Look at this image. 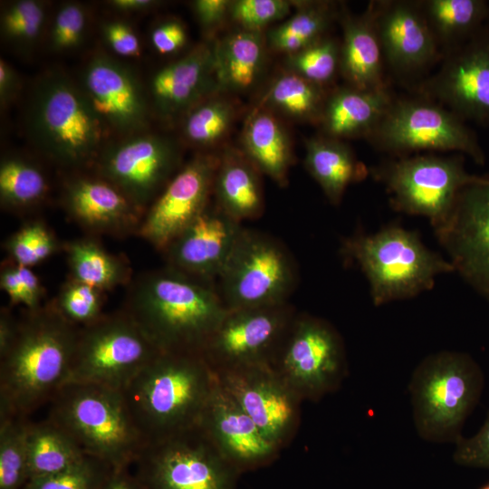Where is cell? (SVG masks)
Segmentation results:
<instances>
[{
    "label": "cell",
    "instance_id": "6da1fadb",
    "mask_svg": "<svg viewBox=\"0 0 489 489\" xmlns=\"http://www.w3.org/2000/svg\"><path fill=\"white\" fill-rule=\"evenodd\" d=\"M124 311L161 352L200 355L227 312L215 283L168 265L133 282Z\"/></svg>",
    "mask_w": 489,
    "mask_h": 489
},
{
    "label": "cell",
    "instance_id": "7a4b0ae2",
    "mask_svg": "<svg viewBox=\"0 0 489 489\" xmlns=\"http://www.w3.org/2000/svg\"><path fill=\"white\" fill-rule=\"evenodd\" d=\"M78 331L52 302L26 310L11 347L0 357V421L27 418L51 402L66 383Z\"/></svg>",
    "mask_w": 489,
    "mask_h": 489
},
{
    "label": "cell",
    "instance_id": "3957f363",
    "mask_svg": "<svg viewBox=\"0 0 489 489\" xmlns=\"http://www.w3.org/2000/svg\"><path fill=\"white\" fill-rule=\"evenodd\" d=\"M216 382L200 354L161 352L121 391L149 444L196 429Z\"/></svg>",
    "mask_w": 489,
    "mask_h": 489
},
{
    "label": "cell",
    "instance_id": "277c9868",
    "mask_svg": "<svg viewBox=\"0 0 489 489\" xmlns=\"http://www.w3.org/2000/svg\"><path fill=\"white\" fill-rule=\"evenodd\" d=\"M47 418L72 436L86 455L112 468L136 464L148 445L121 390L66 384L51 400Z\"/></svg>",
    "mask_w": 489,
    "mask_h": 489
},
{
    "label": "cell",
    "instance_id": "5b68a950",
    "mask_svg": "<svg viewBox=\"0 0 489 489\" xmlns=\"http://www.w3.org/2000/svg\"><path fill=\"white\" fill-rule=\"evenodd\" d=\"M342 253L366 276L375 306L412 298L432 289L439 274L455 272L416 232L398 225L374 234L359 232L345 239Z\"/></svg>",
    "mask_w": 489,
    "mask_h": 489
},
{
    "label": "cell",
    "instance_id": "8992f818",
    "mask_svg": "<svg viewBox=\"0 0 489 489\" xmlns=\"http://www.w3.org/2000/svg\"><path fill=\"white\" fill-rule=\"evenodd\" d=\"M484 384L481 368L467 353L445 350L426 357L408 385L417 435L431 443H455Z\"/></svg>",
    "mask_w": 489,
    "mask_h": 489
},
{
    "label": "cell",
    "instance_id": "52a82bcc",
    "mask_svg": "<svg viewBox=\"0 0 489 489\" xmlns=\"http://www.w3.org/2000/svg\"><path fill=\"white\" fill-rule=\"evenodd\" d=\"M26 127L38 149L67 168L95 160L104 130L81 87L58 72L43 76L35 84Z\"/></svg>",
    "mask_w": 489,
    "mask_h": 489
},
{
    "label": "cell",
    "instance_id": "ba28073f",
    "mask_svg": "<svg viewBox=\"0 0 489 489\" xmlns=\"http://www.w3.org/2000/svg\"><path fill=\"white\" fill-rule=\"evenodd\" d=\"M161 351L124 311L79 328L66 384L123 390Z\"/></svg>",
    "mask_w": 489,
    "mask_h": 489
},
{
    "label": "cell",
    "instance_id": "9c48e42d",
    "mask_svg": "<svg viewBox=\"0 0 489 489\" xmlns=\"http://www.w3.org/2000/svg\"><path fill=\"white\" fill-rule=\"evenodd\" d=\"M378 150L394 157L422 151H455L484 165L477 135L445 106L420 95L394 98L385 116L367 139Z\"/></svg>",
    "mask_w": 489,
    "mask_h": 489
},
{
    "label": "cell",
    "instance_id": "30bf717a",
    "mask_svg": "<svg viewBox=\"0 0 489 489\" xmlns=\"http://www.w3.org/2000/svg\"><path fill=\"white\" fill-rule=\"evenodd\" d=\"M297 272L286 248L262 232L243 228L216 282L227 311L288 302Z\"/></svg>",
    "mask_w": 489,
    "mask_h": 489
},
{
    "label": "cell",
    "instance_id": "8fae6325",
    "mask_svg": "<svg viewBox=\"0 0 489 489\" xmlns=\"http://www.w3.org/2000/svg\"><path fill=\"white\" fill-rule=\"evenodd\" d=\"M400 212L428 218L433 228L451 212L461 189L473 178L465 167V156L434 153L395 157L371 169Z\"/></svg>",
    "mask_w": 489,
    "mask_h": 489
},
{
    "label": "cell",
    "instance_id": "7c38bea8",
    "mask_svg": "<svg viewBox=\"0 0 489 489\" xmlns=\"http://www.w3.org/2000/svg\"><path fill=\"white\" fill-rule=\"evenodd\" d=\"M271 367L302 401L317 402L347 376L343 340L324 319L296 314Z\"/></svg>",
    "mask_w": 489,
    "mask_h": 489
},
{
    "label": "cell",
    "instance_id": "4fadbf2b",
    "mask_svg": "<svg viewBox=\"0 0 489 489\" xmlns=\"http://www.w3.org/2000/svg\"><path fill=\"white\" fill-rule=\"evenodd\" d=\"M135 465L148 489H236L241 475L198 427L148 444Z\"/></svg>",
    "mask_w": 489,
    "mask_h": 489
},
{
    "label": "cell",
    "instance_id": "5bb4252c",
    "mask_svg": "<svg viewBox=\"0 0 489 489\" xmlns=\"http://www.w3.org/2000/svg\"><path fill=\"white\" fill-rule=\"evenodd\" d=\"M295 316L288 302L227 311L201 356L215 374L271 366Z\"/></svg>",
    "mask_w": 489,
    "mask_h": 489
},
{
    "label": "cell",
    "instance_id": "9a60e30c",
    "mask_svg": "<svg viewBox=\"0 0 489 489\" xmlns=\"http://www.w3.org/2000/svg\"><path fill=\"white\" fill-rule=\"evenodd\" d=\"M95 161L98 176L145 213L174 177L180 154L167 137L137 133L106 146Z\"/></svg>",
    "mask_w": 489,
    "mask_h": 489
},
{
    "label": "cell",
    "instance_id": "2e32d148",
    "mask_svg": "<svg viewBox=\"0 0 489 489\" xmlns=\"http://www.w3.org/2000/svg\"><path fill=\"white\" fill-rule=\"evenodd\" d=\"M463 119L489 127V22L441 60L439 69L415 87Z\"/></svg>",
    "mask_w": 489,
    "mask_h": 489
},
{
    "label": "cell",
    "instance_id": "e0dca14e",
    "mask_svg": "<svg viewBox=\"0 0 489 489\" xmlns=\"http://www.w3.org/2000/svg\"><path fill=\"white\" fill-rule=\"evenodd\" d=\"M434 232L455 271L489 301V172L474 175Z\"/></svg>",
    "mask_w": 489,
    "mask_h": 489
},
{
    "label": "cell",
    "instance_id": "ac0fdd59",
    "mask_svg": "<svg viewBox=\"0 0 489 489\" xmlns=\"http://www.w3.org/2000/svg\"><path fill=\"white\" fill-rule=\"evenodd\" d=\"M263 435L281 450L293 439L301 423L302 400L271 366H252L215 374Z\"/></svg>",
    "mask_w": 489,
    "mask_h": 489
},
{
    "label": "cell",
    "instance_id": "d6986e66",
    "mask_svg": "<svg viewBox=\"0 0 489 489\" xmlns=\"http://www.w3.org/2000/svg\"><path fill=\"white\" fill-rule=\"evenodd\" d=\"M218 162L213 154L189 160L146 210L137 235L163 251L210 205Z\"/></svg>",
    "mask_w": 489,
    "mask_h": 489
},
{
    "label": "cell",
    "instance_id": "ffe728a7",
    "mask_svg": "<svg viewBox=\"0 0 489 489\" xmlns=\"http://www.w3.org/2000/svg\"><path fill=\"white\" fill-rule=\"evenodd\" d=\"M374 10L385 66L397 79L417 86L442 60L419 1H374Z\"/></svg>",
    "mask_w": 489,
    "mask_h": 489
},
{
    "label": "cell",
    "instance_id": "44dd1931",
    "mask_svg": "<svg viewBox=\"0 0 489 489\" xmlns=\"http://www.w3.org/2000/svg\"><path fill=\"white\" fill-rule=\"evenodd\" d=\"M80 87L104 129L137 134L146 128V96L127 65L108 55H96L86 64Z\"/></svg>",
    "mask_w": 489,
    "mask_h": 489
},
{
    "label": "cell",
    "instance_id": "7402d4cb",
    "mask_svg": "<svg viewBox=\"0 0 489 489\" xmlns=\"http://www.w3.org/2000/svg\"><path fill=\"white\" fill-rule=\"evenodd\" d=\"M197 427L240 474L272 464L281 452L217 379Z\"/></svg>",
    "mask_w": 489,
    "mask_h": 489
},
{
    "label": "cell",
    "instance_id": "603a6c76",
    "mask_svg": "<svg viewBox=\"0 0 489 489\" xmlns=\"http://www.w3.org/2000/svg\"><path fill=\"white\" fill-rule=\"evenodd\" d=\"M243 228L216 204L209 205L162 251L167 265L216 284Z\"/></svg>",
    "mask_w": 489,
    "mask_h": 489
},
{
    "label": "cell",
    "instance_id": "cb8c5ba5",
    "mask_svg": "<svg viewBox=\"0 0 489 489\" xmlns=\"http://www.w3.org/2000/svg\"><path fill=\"white\" fill-rule=\"evenodd\" d=\"M215 41H206L152 77L149 94L154 110L165 120L184 116L194 106L220 93L215 72Z\"/></svg>",
    "mask_w": 489,
    "mask_h": 489
},
{
    "label": "cell",
    "instance_id": "d4e9b609",
    "mask_svg": "<svg viewBox=\"0 0 489 489\" xmlns=\"http://www.w3.org/2000/svg\"><path fill=\"white\" fill-rule=\"evenodd\" d=\"M62 202L72 220L96 234H137L145 214L116 187L100 177H78L68 181Z\"/></svg>",
    "mask_w": 489,
    "mask_h": 489
},
{
    "label": "cell",
    "instance_id": "484cf974",
    "mask_svg": "<svg viewBox=\"0 0 489 489\" xmlns=\"http://www.w3.org/2000/svg\"><path fill=\"white\" fill-rule=\"evenodd\" d=\"M340 74L347 84L360 89L387 87L385 62L375 23L374 1L360 14L341 7Z\"/></svg>",
    "mask_w": 489,
    "mask_h": 489
},
{
    "label": "cell",
    "instance_id": "4316f807",
    "mask_svg": "<svg viewBox=\"0 0 489 489\" xmlns=\"http://www.w3.org/2000/svg\"><path fill=\"white\" fill-rule=\"evenodd\" d=\"M395 97L388 86L360 89L346 84L331 90L327 96L319 126L322 135L338 139L370 136Z\"/></svg>",
    "mask_w": 489,
    "mask_h": 489
},
{
    "label": "cell",
    "instance_id": "83f0119b",
    "mask_svg": "<svg viewBox=\"0 0 489 489\" xmlns=\"http://www.w3.org/2000/svg\"><path fill=\"white\" fill-rule=\"evenodd\" d=\"M241 144L242 152L260 173L281 187L286 186L293 154L290 136L279 116L254 106L244 120Z\"/></svg>",
    "mask_w": 489,
    "mask_h": 489
},
{
    "label": "cell",
    "instance_id": "f1b7e54d",
    "mask_svg": "<svg viewBox=\"0 0 489 489\" xmlns=\"http://www.w3.org/2000/svg\"><path fill=\"white\" fill-rule=\"evenodd\" d=\"M264 32L237 28L215 41V72L220 93H244L260 80L266 63Z\"/></svg>",
    "mask_w": 489,
    "mask_h": 489
},
{
    "label": "cell",
    "instance_id": "f546056e",
    "mask_svg": "<svg viewBox=\"0 0 489 489\" xmlns=\"http://www.w3.org/2000/svg\"><path fill=\"white\" fill-rule=\"evenodd\" d=\"M259 173L242 151L227 148L219 156L214 179L216 205L240 223L258 218L264 211Z\"/></svg>",
    "mask_w": 489,
    "mask_h": 489
},
{
    "label": "cell",
    "instance_id": "4dcf8cb0",
    "mask_svg": "<svg viewBox=\"0 0 489 489\" xmlns=\"http://www.w3.org/2000/svg\"><path fill=\"white\" fill-rule=\"evenodd\" d=\"M304 165L332 205H339L350 184L368 170L343 140L320 135L305 142Z\"/></svg>",
    "mask_w": 489,
    "mask_h": 489
},
{
    "label": "cell",
    "instance_id": "1f68e13d",
    "mask_svg": "<svg viewBox=\"0 0 489 489\" xmlns=\"http://www.w3.org/2000/svg\"><path fill=\"white\" fill-rule=\"evenodd\" d=\"M419 3L442 58L489 22V2L485 0H420Z\"/></svg>",
    "mask_w": 489,
    "mask_h": 489
},
{
    "label": "cell",
    "instance_id": "d6a6232c",
    "mask_svg": "<svg viewBox=\"0 0 489 489\" xmlns=\"http://www.w3.org/2000/svg\"><path fill=\"white\" fill-rule=\"evenodd\" d=\"M294 6L295 13L266 34L268 47L286 55L326 36L341 10L340 5L331 1L294 2Z\"/></svg>",
    "mask_w": 489,
    "mask_h": 489
},
{
    "label": "cell",
    "instance_id": "836d02e7",
    "mask_svg": "<svg viewBox=\"0 0 489 489\" xmlns=\"http://www.w3.org/2000/svg\"><path fill=\"white\" fill-rule=\"evenodd\" d=\"M70 278L103 292L128 284L131 269L125 259L107 251L98 241L80 238L63 245Z\"/></svg>",
    "mask_w": 489,
    "mask_h": 489
},
{
    "label": "cell",
    "instance_id": "e575fe53",
    "mask_svg": "<svg viewBox=\"0 0 489 489\" xmlns=\"http://www.w3.org/2000/svg\"><path fill=\"white\" fill-rule=\"evenodd\" d=\"M27 454L30 480L64 472L88 456L72 436L47 417L29 421Z\"/></svg>",
    "mask_w": 489,
    "mask_h": 489
},
{
    "label": "cell",
    "instance_id": "d590c367",
    "mask_svg": "<svg viewBox=\"0 0 489 489\" xmlns=\"http://www.w3.org/2000/svg\"><path fill=\"white\" fill-rule=\"evenodd\" d=\"M328 93L325 88L284 71L267 86L257 105L277 116L319 124Z\"/></svg>",
    "mask_w": 489,
    "mask_h": 489
},
{
    "label": "cell",
    "instance_id": "8d00e7d4",
    "mask_svg": "<svg viewBox=\"0 0 489 489\" xmlns=\"http://www.w3.org/2000/svg\"><path fill=\"white\" fill-rule=\"evenodd\" d=\"M48 183L41 168L19 157L5 158L0 164V201L9 210H24L39 204Z\"/></svg>",
    "mask_w": 489,
    "mask_h": 489
},
{
    "label": "cell",
    "instance_id": "74e56055",
    "mask_svg": "<svg viewBox=\"0 0 489 489\" xmlns=\"http://www.w3.org/2000/svg\"><path fill=\"white\" fill-rule=\"evenodd\" d=\"M234 104L222 93L202 101L184 116L182 135L191 145L211 148L228 134L235 120Z\"/></svg>",
    "mask_w": 489,
    "mask_h": 489
},
{
    "label": "cell",
    "instance_id": "f35d334b",
    "mask_svg": "<svg viewBox=\"0 0 489 489\" xmlns=\"http://www.w3.org/2000/svg\"><path fill=\"white\" fill-rule=\"evenodd\" d=\"M27 418L0 421V489H24L28 484Z\"/></svg>",
    "mask_w": 489,
    "mask_h": 489
},
{
    "label": "cell",
    "instance_id": "ab89813d",
    "mask_svg": "<svg viewBox=\"0 0 489 489\" xmlns=\"http://www.w3.org/2000/svg\"><path fill=\"white\" fill-rule=\"evenodd\" d=\"M340 41L326 35L284 60L285 70L323 87L340 73Z\"/></svg>",
    "mask_w": 489,
    "mask_h": 489
},
{
    "label": "cell",
    "instance_id": "60d3db41",
    "mask_svg": "<svg viewBox=\"0 0 489 489\" xmlns=\"http://www.w3.org/2000/svg\"><path fill=\"white\" fill-rule=\"evenodd\" d=\"M5 248L12 262L33 268L59 251L61 245L43 222L33 220L13 233Z\"/></svg>",
    "mask_w": 489,
    "mask_h": 489
},
{
    "label": "cell",
    "instance_id": "b9f144b4",
    "mask_svg": "<svg viewBox=\"0 0 489 489\" xmlns=\"http://www.w3.org/2000/svg\"><path fill=\"white\" fill-rule=\"evenodd\" d=\"M104 292L85 283L69 279L52 302L59 314L76 327L89 325L104 313Z\"/></svg>",
    "mask_w": 489,
    "mask_h": 489
},
{
    "label": "cell",
    "instance_id": "7bdbcfd3",
    "mask_svg": "<svg viewBox=\"0 0 489 489\" xmlns=\"http://www.w3.org/2000/svg\"><path fill=\"white\" fill-rule=\"evenodd\" d=\"M45 20L44 5L35 0L11 4L1 17L4 37L18 47L32 46L39 38Z\"/></svg>",
    "mask_w": 489,
    "mask_h": 489
},
{
    "label": "cell",
    "instance_id": "ee69618b",
    "mask_svg": "<svg viewBox=\"0 0 489 489\" xmlns=\"http://www.w3.org/2000/svg\"><path fill=\"white\" fill-rule=\"evenodd\" d=\"M112 467L91 456L57 475L30 480L24 489H101Z\"/></svg>",
    "mask_w": 489,
    "mask_h": 489
},
{
    "label": "cell",
    "instance_id": "f6af8a7d",
    "mask_svg": "<svg viewBox=\"0 0 489 489\" xmlns=\"http://www.w3.org/2000/svg\"><path fill=\"white\" fill-rule=\"evenodd\" d=\"M0 287L11 305H23L27 311L43 306V287L31 267L19 265L10 260L2 266Z\"/></svg>",
    "mask_w": 489,
    "mask_h": 489
},
{
    "label": "cell",
    "instance_id": "bcb514c9",
    "mask_svg": "<svg viewBox=\"0 0 489 489\" xmlns=\"http://www.w3.org/2000/svg\"><path fill=\"white\" fill-rule=\"evenodd\" d=\"M294 2L287 0H235L229 18L238 28L264 32V29L291 14Z\"/></svg>",
    "mask_w": 489,
    "mask_h": 489
},
{
    "label": "cell",
    "instance_id": "7dc6e473",
    "mask_svg": "<svg viewBox=\"0 0 489 489\" xmlns=\"http://www.w3.org/2000/svg\"><path fill=\"white\" fill-rule=\"evenodd\" d=\"M87 24L86 12L77 3L62 5L57 11L50 31L53 50L65 52L77 47L82 41Z\"/></svg>",
    "mask_w": 489,
    "mask_h": 489
},
{
    "label": "cell",
    "instance_id": "c3c4849f",
    "mask_svg": "<svg viewBox=\"0 0 489 489\" xmlns=\"http://www.w3.org/2000/svg\"><path fill=\"white\" fill-rule=\"evenodd\" d=\"M454 461L460 465L489 469V413L479 431L455 443Z\"/></svg>",
    "mask_w": 489,
    "mask_h": 489
},
{
    "label": "cell",
    "instance_id": "681fc988",
    "mask_svg": "<svg viewBox=\"0 0 489 489\" xmlns=\"http://www.w3.org/2000/svg\"><path fill=\"white\" fill-rule=\"evenodd\" d=\"M104 40L114 53L121 57L139 56L140 43L133 28L122 21H110L103 24Z\"/></svg>",
    "mask_w": 489,
    "mask_h": 489
},
{
    "label": "cell",
    "instance_id": "f907efd6",
    "mask_svg": "<svg viewBox=\"0 0 489 489\" xmlns=\"http://www.w3.org/2000/svg\"><path fill=\"white\" fill-rule=\"evenodd\" d=\"M150 42L160 54H171L181 50L187 42L185 25L177 19L158 24L150 33Z\"/></svg>",
    "mask_w": 489,
    "mask_h": 489
},
{
    "label": "cell",
    "instance_id": "816d5d0a",
    "mask_svg": "<svg viewBox=\"0 0 489 489\" xmlns=\"http://www.w3.org/2000/svg\"><path fill=\"white\" fill-rule=\"evenodd\" d=\"M231 0H197L192 3L194 14L207 32L222 25L229 18Z\"/></svg>",
    "mask_w": 489,
    "mask_h": 489
},
{
    "label": "cell",
    "instance_id": "f5cc1de1",
    "mask_svg": "<svg viewBox=\"0 0 489 489\" xmlns=\"http://www.w3.org/2000/svg\"><path fill=\"white\" fill-rule=\"evenodd\" d=\"M101 489H148L143 481L129 471V467L112 468Z\"/></svg>",
    "mask_w": 489,
    "mask_h": 489
},
{
    "label": "cell",
    "instance_id": "db71d44e",
    "mask_svg": "<svg viewBox=\"0 0 489 489\" xmlns=\"http://www.w3.org/2000/svg\"><path fill=\"white\" fill-rule=\"evenodd\" d=\"M20 86L15 71L4 60L0 61V103L7 106L16 96Z\"/></svg>",
    "mask_w": 489,
    "mask_h": 489
},
{
    "label": "cell",
    "instance_id": "11a10c76",
    "mask_svg": "<svg viewBox=\"0 0 489 489\" xmlns=\"http://www.w3.org/2000/svg\"><path fill=\"white\" fill-rule=\"evenodd\" d=\"M18 329L16 320L11 311L2 308L0 312V357L4 356L11 347Z\"/></svg>",
    "mask_w": 489,
    "mask_h": 489
},
{
    "label": "cell",
    "instance_id": "9f6ffc18",
    "mask_svg": "<svg viewBox=\"0 0 489 489\" xmlns=\"http://www.w3.org/2000/svg\"><path fill=\"white\" fill-rule=\"evenodd\" d=\"M108 3L113 8L124 12L143 11L157 4L152 0H112Z\"/></svg>",
    "mask_w": 489,
    "mask_h": 489
},
{
    "label": "cell",
    "instance_id": "6f0895ef",
    "mask_svg": "<svg viewBox=\"0 0 489 489\" xmlns=\"http://www.w3.org/2000/svg\"><path fill=\"white\" fill-rule=\"evenodd\" d=\"M480 489H489V483L483 485Z\"/></svg>",
    "mask_w": 489,
    "mask_h": 489
}]
</instances>
